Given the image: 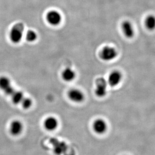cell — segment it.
<instances>
[{
    "instance_id": "30bf717a",
    "label": "cell",
    "mask_w": 155,
    "mask_h": 155,
    "mask_svg": "<svg viewBox=\"0 0 155 155\" xmlns=\"http://www.w3.org/2000/svg\"><path fill=\"white\" fill-rule=\"evenodd\" d=\"M75 76V72L70 68H66L62 73V78L64 81L67 82H70L74 80Z\"/></svg>"
},
{
    "instance_id": "277c9868",
    "label": "cell",
    "mask_w": 155,
    "mask_h": 155,
    "mask_svg": "<svg viewBox=\"0 0 155 155\" xmlns=\"http://www.w3.org/2000/svg\"><path fill=\"white\" fill-rule=\"evenodd\" d=\"M47 20L50 25L57 26L60 24L62 21V16L56 11H51L47 15Z\"/></svg>"
},
{
    "instance_id": "6da1fadb",
    "label": "cell",
    "mask_w": 155,
    "mask_h": 155,
    "mask_svg": "<svg viewBox=\"0 0 155 155\" xmlns=\"http://www.w3.org/2000/svg\"><path fill=\"white\" fill-rule=\"evenodd\" d=\"M24 28V25L21 23L16 24L14 26L10 34V39L13 42L17 43L20 42L23 37Z\"/></svg>"
},
{
    "instance_id": "8fae6325",
    "label": "cell",
    "mask_w": 155,
    "mask_h": 155,
    "mask_svg": "<svg viewBox=\"0 0 155 155\" xmlns=\"http://www.w3.org/2000/svg\"><path fill=\"white\" fill-rule=\"evenodd\" d=\"M23 125L20 121L14 120L12 122L10 126V132L12 135L17 136L22 132Z\"/></svg>"
},
{
    "instance_id": "9a60e30c",
    "label": "cell",
    "mask_w": 155,
    "mask_h": 155,
    "mask_svg": "<svg viewBox=\"0 0 155 155\" xmlns=\"http://www.w3.org/2000/svg\"><path fill=\"white\" fill-rule=\"evenodd\" d=\"M37 37V35L35 31L33 30H29L27 33L26 36V40L29 42L35 41V40L36 39Z\"/></svg>"
},
{
    "instance_id": "7c38bea8",
    "label": "cell",
    "mask_w": 155,
    "mask_h": 155,
    "mask_svg": "<svg viewBox=\"0 0 155 155\" xmlns=\"http://www.w3.org/2000/svg\"><path fill=\"white\" fill-rule=\"evenodd\" d=\"M145 25L148 29L153 30L155 28V19L153 16H149L145 21Z\"/></svg>"
},
{
    "instance_id": "9c48e42d",
    "label": "cell",
    "mask_w": 155,
    "mask_h": 155,
    "mask_svg": "<svg viewBox=\"0 0 155 155\" xmlns=\"http://www.w3.org/2000/svg\"><path fill=\"white\" fill-rule=\"evenodd\" d=\"M58 125V123L57 119L53 117H47L44 121V127L47 130H54L57 128Z\"/></svg>"
},
{
    "instance_id": "52a82bcc",
    "label": "cell",
    "mask_w": 155,
    "mask_h": 155,
    "mask_svg": "<svg viewBox=\"0 0 155 155\" xmlns=\"http://www.w3.org/2000/svg\"><path fill=\"white\" fill-rule=\"evenodd\" d=\"M122 78L120 72L114 71L110 73L108 78V84L111 87H115L119 85Z\"/></svg>"
},
{
    "instance_id": "8992f818",
    "label": "cell",
    "mask_w": 155,
    "mask_h": 155,
    "mask_svg": "<svg viewBox=\"0 0 155 155\" xmlns=\"http://www.w3.org/2000/svg\"><path fill=\"white\" fill-rule=\"evenodd\" d=\"M68 97L71 101L76 103H81L84 99V95L78 89H72L68 93Z\"/></svg>"
},
{
    "instance_id": "5bb4252c",
    "label": "cell",
    "mask_w": 155,
    "mask_h": 155,
    "mask_svg": "<svg viewBox=\"0 0 155 155\" xmlns=\"http://www.w3.org/2000/svg\"><path fill=\"white\" fill-rule=\"evenodd\" d=\"M10 85V81L9 78L6 77H1L0 78V88L5 90L6 88Z\"/></svg>"
},
{
    "instance_id": "3957f363",
    "label": "cell",
    "mask_w": 155,
    "mask_h": 155,
    "mask_svg": "<svg viewBox=\"0 0 155 155\" xmlns=\"http://www.w3.org/2000/svg\"><path fill=\"white\" fill-rule=\"evenodd\" d=\"M107 82L104 78H99L95 81V94L97 97H103L107 93Z\"/></svg>"
},
{
    "instance_id": "e0dca14e",
    "label": "cell",
    "mask_w": 155,
    "mask_h": 155,
    "mask_svg": "<svg viewBox=\"0 0 155 155\" xmlns=\"http://www.w3.org/2000/svg\"><path fill=\"white\" fill-rule=\"evenodd\" d=\"M5 94L8 95H11L12 96L13 94L15 92V91L14 89V88L12 86H8L7 88H6V89L4 90Z\"/></svg>"
},
{
    "instance_id": "2e32d148",
    "label": "cell",
    "mask_w": 155,
    "mask_h": 155,
    "mask_svg": "<svg viewBox=\"0 0 155 155\" xmlns=\"http://www.w3.org/2000/svg\"><path fill=\"white\" fill-rule=\"evenodd\" d=\"M22 105L24 108L27 109L30 107L32 105V101L29 98H24L21 101Z\"/></svg>"
},
{
    "instance_id": "7a4b0ae2",
    "label": "cell",
    "mask_w": 155,
    "mask_h": 155,
    "mask_svg": "<svg viewBox=\"0 0 155 155\" xmlns=\"http://www.w3.org/2000/svg\"><path fill=\"white\" fill-rule=\"evenodd\" d=\"M117 52L112 47L105 46L100 53V58L105 61H110L116 58L117 56Z\"/></svg>"
},
{
    "instance_id": "5b68a950",
    "label": "cell",
    "mask_w": 155,
    "mask_h": 155,
    "mask_svg": "<svg viewBox=\"0 0 155 155\" xmlns=\"http://www.w3.org/2000/svg\"><path fill=\"white\" fill-rule=\"evenodd\" d=\"M107 123L103 119H97L94 120L92 124L94 132L99 135L104 133L107 130Z\"/></svg>"
},
{
    "instance_id": "4fadbf2b",
    "label": "cell",
    "mask_w": 155,
    "mask_h": 155,
    "mask_svg": "<svg viewBox=\"0 0 155 155\" xmlns=\"http://www.w3.org/2000/svg\"><path fill=\"white\" fill-rule=\"evenodd\" d=\"M12 100L15 104H18L21 103L24 98L23 94L21 91H16L12 95Z\"/></svg>"
},
{
    "instance_id": "ba28073f",
    "label": "cell",
    "mask_w": 155,
    "mask_h": 155,
    "mask_svg": "<svg viewBox=\"0 0 155 155\" xmlns=\"http://www.w3.org/2000/svg\"><path fill=\"white\" fill-rule=\"evenodd\" d=\"M121 28L125 36L127 38H132L134 36L135 32L132 23L128 21H125L121 24Z\"/></svg>"
}]
</instances>
